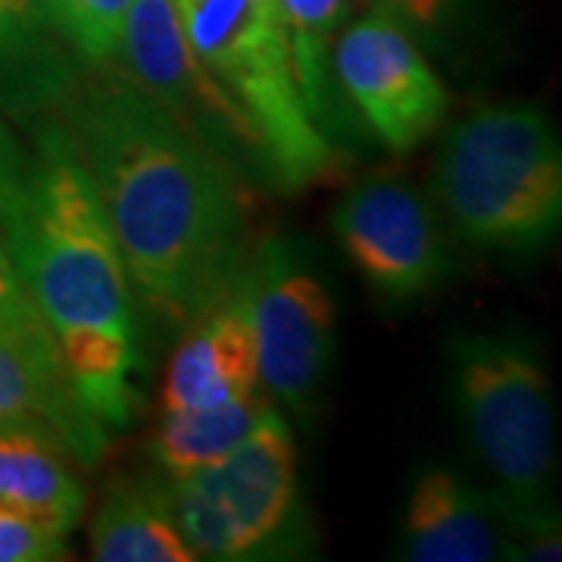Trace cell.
<instances>
[{
    "instance_id": "6da1fadb",
    "label": "cell",
    "mask_w": 562,
    "mask_h": 562,
    "mask_svg": "<svg viewBox=\"0 0 562 562\" xmlns=\"http://www.w3.org/2000/svg\"><path fill=\"white\" fill-rule=\"evenodd\" d=\"M72 150L140 294L176 322L210 313L241 247V203L220 160L135 81L81 94Z\"/></svg>"
},
{
    "instance_id": "7a4b0ae2",
    "label": "cell",
    "mask_w": 562,
    "mask_h": 562,
    "mask_svg": "<svg viewBox=\"0 0 562 562\" xmlns=\"http://www.w3.org/2000/svg\"><path fill=\"white\" fill-rule=\"evenodd\" d=\"M0 232L85 406L106 428L128 419L135 316L116 235L72 140L50 138L25 172L0 166Z\"/></svg>"
},
{
    "instance_id": "3957f363",
    "label": "cell",
    "mask_w": 562,
    "mask_h": 562,
    "mask_svg": "<svg viewBox=\"0 0 562 562\" xmlns=\"http://www.w3.org/2000/svg\"><path fill=\"white\" fill-rule=\"evenodd\" d=\"M438 194L462 238L531 250L562 216V150L541 106H484L447 132Z\"/></svg>"
},
{
    "instance_id": "277c9868",
    "label": "cell",
    "mask_w": 562,
    "mask_h": 562,
    "mask_svg": "<svg viewBox=\"0 0 562 562\" xmlns=\"http://www.w3.org/2000/svg\"><path fill=\"white\" fill-rule=\"evenodd\" d=\"M453 384L469 441L501 484L503 509L535 535L538 560H560V543H550L547 525L557 419L541 362L522 344L472 335L453 347Z\"/></svg>"
},
{
    "instance_id": "5b68a950",
    "label": "cell",
    "mask_w": 562,
    "mask_h": 562,
    "mask_svg": "<svg viewBox=\"0 0 562 562\" xmlns=\"http://www.w3.org/2000/svg\"><path fill=\"white\" fill-rule=\"evenodd\" d=\"M184 38L254 122L272 172L303 188L331 169V147L303 103L279 0H176Z\"/></svg>"
},
{
    "instance_id": "8992f818",
    "label": "cell",
    "mask_w": 562,
    "mask_h": 562,
    "mask_svg": "<svg viewBox=\"0 0 562 562\" xmlns=\"http://www.w3.org/2000/svg\"><path fill=\"white\" fill-rule=\"evenodd\" d=\"M297 494V453L269 406L228 457L176 479L172 513L194 557L241 560L288 519Z\"/></svg>"
},
{
    "instance_id": "52a82bcc",
    "label": "cell",
    "mask_w": 562,
    "mask_h": 562,
    "mask_svg": "<svg viewBox=\"0 0 562 562\" xmlns=\"http://www.w3.org/2000/svg\"><path fill=\"white\" fill-rule=\"evenodd\" d=\"M331 69L394 154H406L428 138L450 106L438 72L416 50L397 16L384 10L338 32Z\"/></svg>"
},
{
    "instance_id": "ba28073f",
    "label": "cell",
    "mask_w": 562,
    "mask_h": 562,
    "mask_svg": "<svg viewBox=\"0 0 562 562\" xmlns=\"http://www.w3.org/2000/svg\"><path fill=\"white\" fill-rule=\"evenodd\" d=\"M120 50L132 81L194 138L241 140L260 150L254 122L210 76L184 38L176 0H132L122 22Z\"/></svg>"
},
{
    "instance_id": "9c48e42d",
    "label": "cell",
    "mask_w": 562,
    "mask_h": 562,
    "mask_svg": "<svg viewBox=\"0 0 562 562\" xmlns=\"http://www.w3.org/2000/svg\"><path fill=\"white\" fill-rule=\"evenodd\" d=\"M335 235L362 281L387 301H409L443 272L438 225L419 194L394 179L357 184L335 210Z\"/></svg>"
},
{
    "instance_id": "30bf717a",
    "label": "cell",
    "mask_w": 562,
    "mask_h": 562,
    "mask_svg": "<svg viewBox=\"0 0 562 562\" xmlns=\"http://www.w3.org/2000/svg\"><path fill=\"white\" fill-rule=\"evenodd\" d=\"M244 306L257 338L260 382L272 397L303 406L335 350L331 294L316 276L269 254Z\"/></svg>"
},
{
    "instance_id": "8fae6325",
    "label": "cell",
    "mask_w": 562,
    "mask_h": 562,
    "mask_svg": "<svg viewBox=\"0 0 562 562\" xmlns=\"http://www.w3.org/2000/svg\"><path fill=\"white\" fill-rule=\"evenodd\" d=\"M44 422L91 460L103 443L101 419L85 406L54 331H0V428Z\"/></svg>"
},
{
    "instance_id": "7c38bea8",
    "label": "cell",
    "mask_w": 562,
    "mask_h": 562,
    "mask_svg": "<svg viewBox=\"0 0 562 562\" xmlns=\"http://www.w3.org/2000/svg\"><path fill=\"white\" fill-rule=\"evenodd\" d=\"M257 338L244 301L213 306L179 344L162 384L166 409H198L257 394Z\"/></svg>"
},
{
    "instance_id": "4fadbf2b",
    "label": "cell",
    "mask_w": 562,
    "mask_h": 562,
    "mask_svg": "<svg viewBox=\"0 0 562 562\" xmlns=\"http://www.w3.org/2000/svg\"><path fill=\"white\" fill-rule=\"evenodd\" d=\"M403 557L413 562H491L506 553L494 513L450 472H425L406 506Z\"/></svg>"
},
{
    "instance_id": "5bb4252c",
    "label": "cell",
    "mask_w": 562,
    "mask_h": 562,
    "mask_svg": "<svg viewBox=\"0 0 562 562\" xmlns=\"http://www.w3.org/2000/svg\"><path fill=\"white\" fill-rule=\"evenodd\" d=\"M85 494L79 479L35 425L0 428V509L32 519L47 531H66L79 522Z\"/></svg>"
},
{
    "instance_id": "9a60e30c",
    "label": "cell",
    "mask_w": 562,
    "mask_h": 562,
    "mask_svg": "<svg viewBox=\"0 0 562 562\" xmlns=\"http://www.w3.org/2000/svg\"><path fill=\"white\" fill-rule=\"evenodd\" d=\"M91 557L101 562H194L181 535L172 503L150 491H113L91 525Z\"/></svg>"
},
{
    "instance_id": "2e32d148",
    "label": "cell",
    "mask_w": 562,
    "mask_h": 562,
    "mask_svg": "<svg viewBox=\"0 0 562 562\" xmlns=\"http://www.w3.org/2000/svg\"><path fill=\"white\" fill-rule=\"evenodd\" d=\"M269 403L260 394L238 401L198 406V409H166L157 431V457L172 479H188L228 457L266 416Z\"/></svg>"
},
{
    "instance_id": "e0dca14e",
    "label": "cell",
    "mask_w": 562,
    "mask_h": 562,
    "mask_svg": "<svg viewBox=\"0 0 562 562\" xmlns=\"http://www.w3.org/2000/svg\"><path fill=\"white\" fill-rule=\"evenodd\" d=\"M294 76L316 125L325 122V91L331 47L353 10V0H279Z\"/></svg>"
},
{
    "instance_id": "ac0fdd59",
    "label": "cell",
    "mask_w": 562,
    "mask_h": 562,
    "mask_svg": "<svg viewBox=\"0 0 562 562\" xmlns=\"http://www.w3.org/2000/svg\"><path fill=\"white\" fill-rule=\"evenodd\" d=\"M35 7L85 60L103 63L120 50L132 0H35Z\"/></svg>"
},
{
    "instance_id": "d6986e66",
    "label": "cell",
    "mask_w": 562,
    "mask_h": 562,
    "mask_svg": "<svg viewBox=\"0 0 562 562\" xmlns=\"http://www.w3.org/2000/svg\"><path fill=\"white\" fill-rule=\"evenodd\" d=\"M63 535L47 531L32 519L0 509V562H44L63 560Z\"/></svg>"
},
{
    "instance_id": "ffe728a7",
    "label": "cell",
    "mask_w": 562,
    "mask_h": 562,
    "mask_svg": "<svg viewBox=\"0 0 562 562\" xmlns=\"http://www.w3.org/2000/svg\"><path fill=\"white\" fill-rule=\"evenodd\" d=\"M0 331L10 335H38L50 331L47 322L41 319L38 306L32 303L25 284H22L16 266L10 260V250L0 232Z\"/></svg>"
},
{
    "instance_id": "44dd1931",
    "label": "cell",
    "mask_w": 562,
    "mask_h": 562,
    "mask_svg": "<svg viewBox=\"0 0 562 562\" xmlns=\"http://www.w3.org/2000/svg\"><path fill=\"white\" fill-rule=\"evenodd\" d=\"M29 25V0H0V63L20 50Z\"/></svg>"
},
{
    "instance_id": "7402d4cb",
    "label": "cell",
    "mask_w": 562,
    "mask_h": 562,
    "mask_svg": "<svg viewBox=\"0 0 562 562\" xmlns=\"http://www.w3.org/2000/svg\"><path fill=\"white\" fill-rule=\"evenodd\" d=\"M379 10L391 16H406L413 22H435L441 16L443 0H375Z\"/></svg>"
}]
</instances>
